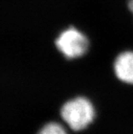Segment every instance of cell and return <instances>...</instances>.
I'll return each mask as SVG.
<instances>
[{
    "instance_id": "cell-1",
    "label": "cell",
    "mask_w": 133,
    "mask_h": 134,
    "mask_svg": "<svg viewBox=\"0 0 133 134\" xmlns=\"http://www.w3.org/2000/svg\"><path fill=\"white\" fill-rule=\"evenodd\" d=\"M60 116L71 129L78 132L85 129L92 123L95 112L89 99L84 96H77L62 105Z\"/></svg>"
},
{
    "instance_id": "cell-2",
    "label": "cell",
    "mask_w": 133,
    "mask_h": 134,
    "mask_svg": "<svg viewBox=\"0 0 133 134\" xmlns=\"http://www.w3.org/2000/svg\"><path fill=\"white\" fill-rule=\"evenodd\" d=\"M58 51L66 59H73L85 55L89 48V41L85 35L71 27L59 34L55 41Z\"/></svg>"
},
{
    "instance_id": "cell-3",
    "label": "cell",
    "mask_w": 133,
    "mask_h": 134,
    "mask_svg": "<svg viewBox=\"0 0 133 134\" xmlns=\"http://www.w3.org/2000/svg\"><path fill=\"white\" fill-rule=\"evenodd\" d=\"M114 71L119 80L128 84H133V52L120 53L115 59Z\"/></svg>"
},
{
    "instance_id": "cell-4",
    "label": "cell",
    "mask_w": 133,
    "mask_h": 134,
    "mask_svg": "<svg viewBox=\"0 0 133 134\" xmlns=\"http://www.w3.org/2000/svg\"><path fill=\"white\" fill-rule=\"evenodd\" d=\"M37 134H67L64 128L57 122H48L44 125Z\"/></svg>"
},
{
    "instance_id": "cell-5",
    "label": "cell",
    "mask_w": 133,
    "mask_h": 134,
    "mask_svg": "<svg viewBox=\"0 0 133 134\" xmlns=\"http://www.w3.org/2000/svg\"><path fill=\"white\" fill-rule=\"evenodd\" d=\"M128 8L133 13V0H128Z\"/></svg>"
}]
</instances>
